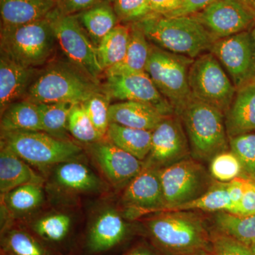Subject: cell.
<instances>
[{
	"mask_svg": "<svg viewBox=\"0 0 255 255\" xmlns=\"http://www.w3.org/2000/svg\"><path fill=\"white\" fill-rule=\"evenodd\" d=\"M1 255H53L27 231L19 228L3 231Z\"/></svg>",
	"mask_w": 255,
	"mask_h": 255,
	"instance_id": "cell-30",
	"label": "cell"
},
{
	"mask_svg": "<svg viewBox=\"0 0 255 255\" xmlns=\"http://www.w3.org/2000/svg\"><path fill=\"white\" fill-rule=\"evenodd\" d=\"M43 178L23 159L1 142L0 151V192L1 195L30 183L42 184Z\"/></svg>",
	"mask_w": 255,
	"mask_h": 255,
	"instance_id": "cell-22",
	"label": "cell"
},
{
	"mask_svg": "<svg viewBox=\"0 0 255 255\" xmlns=\"http://www.w3.org/2000/svg\"><path fill=\"white\" fill-rule=\"evenodd\" d=\"M159 175L166 203L162 212L195 200L214 184L205 167L191 156L159 169Z\"/></svg>",
	"mask_w": 255,
	"mask_h": 255,
	"instance_id": "cell-10",
	"label": "cell"
},
{
	"mask_svg": "<svg viewBox=\"0 0 255 255\" xmlns=\"http://www.w3.org/2000/svg\"><path fill=\"white\" fill-rule=\"evenodd\" d=\"M214 221L220 233L248 246L255 241V215L238 216L220 211L216 213Z\"/></svg>",
	"mask_w": 255,
	"mask_h": 255,
	"instance_id": "cell-31",
	"label": "cell"
},
{
	"mask_svg": "<svg viewBox=\"0 0 255 255\" xmlns=\"http://www.w3.org/2000/svg\"><path fill=\"white\" fill-rule=\"evenodd\" d=\"M166 117L155 107L140 102H117L110 108V123L142 130H153Z\"/></svg>",
	"mask_w": 255,
	"mask_h": 255,
	"instance_id": "cell-21",
	"label": "cell"
},
{
	"mask_svg": "<svg viewBox=\"0 0 255 255\" xmlns=\"http://www.w3.org/2000/svg\"><path fill=\"white\" fill-rule=\"evenodd\" d=\"M53 182L62 190L75 194L98 192L104 188L103 182L91 169L75 160L57 164Z\"/></svg>",
	"mask_w": 255,
	"mask_h": 255,
	"instance_id": "cell-20",
	"label": "cell"
},
{
	"mask_svg": "<svg viewBox=\"0 0 255 255\" xmlns=\"http://www.w3.org/2000/svg\"><path fill=\"white\" fill-rule=\"evenodd\" d=\"M190 147L182 121L167 116L152 130L150 153L145 167L160 169L191 157Z\"/></svg>",
	"mask_w": 255,
	"mask_h": 255,
	"instance_id": "cell-12",
	"label": "cell"
},
{
	"mask_svg": "<svg viewBox=\"0 0 255 255\" xmlns=\"http://www.w3.org/2000/svg\"><path fill=\"white\" fill-rule=\"evenodd\" d=\"M134 23L154 46L194 59L210 51L217 41L192 16L171 17L153 13Z\"/></svg>",
	"mask_w": 255,
	"mask_h": 255,
	"instance_id": "cell-2",
	"label": "cell"
},
{
	"mask_svg": "<svg viewBox=\"0 0 255 255\" xmlns=\"http://www.w3.org/2000/svg\"><path fill=\"white\" fill-rule=\"evenodd\" d=\"M189 83L193 98L224 114L237 91L222 65L210 52L194 60L189 69Z\"/></svg>",
	"mask_w": 255,
	"mask_h": 255,
	"instance_id": "cell-9",
	"label": "cell"
},
{
	"mask_svg": "<svg viewBox=\"0 0 255 255\" xmlns=\"http://www.w3.org/2000/svg\"><path fill=\"white\" fill-rule=\"evenodd\" d=\"M217 0H183L175 11L166 16H192L202 11Z\"/></svg>",
	"mask_w": 255,
	"mask_h": 255,
	"instance_id": "cell-43",
	"label": "cell"
},
{
	"mask_svg": "<svg viewBox=\"0 0 255 255\" xmlns=\"http://www.w3.org/2000/svg\"><path fill=\"white\" fill-rule=\"evenodd\" d=\"M211 243L213 255H253L251 247L223 233L215 234Z\"/></svg>",
	"mask_w": 255,
	"mask_h": 255,
	"instance_id": "cell-40",
	"label": "cell"
},
{
	"mask_svg": "<svg viewBox=\"0 0 255 255\" xmlns=\"http://www.w3.org/2000/svg\"><path fill=\"white\" fill-rule=\"evenodd\" d=\"M112 5L119 21L129 24L153 14L148 0H115Z\"/></svg>",
	"mask_w": 255,
	"mask_h": 255,
	"instance_id": "cell-39",
	"label": "cell"
},
{
	"mask_svg": "<svg viewBox=\"0 0 255 255\" xmlns=\"http://www.w3.org/2000/svg\"><path fill=\"white\" fill-rule=\"evenodd\" d=\"M242 4L254 15L255 17V0H240Z\"/></svg>",
	"mask_w": 255,
	"mask_h": 255,
	"instance_id": "cell-47",
	"label": "cell"
},
{
	"mask_svg": "<svg viewBox=\"0 0 255 255\" xmlns=\"http://www.w3.org/2000/svg\"><path fill=\"white\" fill-rule=\"evenodd\" d=\"M236 90L255 80L254 43L251 30L217 40L210 50Z\"/></svg>",
	"mask_w": 255,
	"mask_h": 255,
	"instance_id": "cell-11",
	"label": "cell"
},
{
	"mask_svg": "<svg viewBox=\"0 0 255 255\" xmlns=\"http://www.w3.org/2000/svg\"><path fill=\"white\" fill-rule=\"evenodd\" d=\"M177 115L187 134L191 157L211 160L228 150L229 137L222 112L193 98Z\"/></svg>",
	"mask_w": 255,
	"mask_h": 255,
	"instance_id": "cell-4",
	"label": "cell"
},
{
	"mask_svg": "<svg viewBox=\"0 0 255 255\" xmlns=\"http://www.w3.org/2000/svg\"><path fill=\"white\" fill-rule=\"evenodd\" d=\"M128 219L153 212H162L166 207L159 169L144 167L126 186L122 196Z\"/></svg>",
	"mask_w": 255,
	"mask_h": 255,
	"instance_id": "cell-15",
	"label": "cell"
},
{
	"mask_svg": "<svg viewBox=\"0 0 255 255\" xmlns=\"http://www.w3.org/2000/svg\"><path fill=\"white\" fill-rule=\"evenodd\" d=\"M152 135V130L110 123L106 137L114 145L144 162L150 153Z\"/></svg>",
	"mask_w": 255,
	"mask_h": 255,
	"instance_id": "cell-27",
	"label": "cell"
},
{
	"mask_svg": "<svg viewBox=\"0 0 255 255\" xmlns=\"http://www.w3.org/2000/svg\"><path fill=\"white\" fill-rule=\"evenodd\" d=\"M5 207L14 216H24L36 211L44 201L42 184L30 183L3 195Z\"/></svg>",
	"mask_w": 255,
	"mask_h": 255,
	"instance_id": "cell-29",
	"label": "cell"
},
{
	"mask_svg": "<svg viewBox=\"0 0 255 255\" xmlns=\"http://www.w3.org/2000/svg\"><path fill=\"white\" fill-rule=\"evenodd\" d=\"M1 142L27 163L48 167L74 160L82 153L80 146L43 131L1 132Z\"/></svg>",
	"mask_w": 255,
	"mask_h": 255,
	"instance_id": "cell-7",
	"label": "cell"
},
{
	"mask_svg": "<svg viewBox=\"0 0 255 255\" xmlns=\"http://www.w3.org/2000/svg\"><path fill=\"white\" fill-rule=\"evenodd\" d=\"M194 60L151 45L145 72L172 106L176 115L193 99L189 73Z\"/></svg>",
	"mask_w": 255,
	"mask_h": 255,
	"instance_id": "cell-6",
	"label": "cell"
},
{
	"mask_svg": "<svg viewBox=\"0 0 255 255\" xmlns=\"http://www.w3.org/2000/svg\"><path fill=\"white\" fill-rule=\"evenodd\" d=\"M74 105L72 103L38 104L43 131L60 140H69L66 136L68 119Z\"/></svg>",
	"mask_w": 255,
	"mask_h": 255,
	"instance_id": "cell-32",
	"label": "cell"
},
{
	"mask_svg": "<svg viewBox=\"0 0 255 255\" xmlns=\"http://www.w3.org/2000/svg\"><path fill=\"white\" fill-rule=\"evenodd\" d=\"M190 255H213L211 252H204V253H196V254Z\"/></svg>",
	"mask_w": 255,
	"mask_h": 255,
	"instance_id": "cell-49",
	"label": "cell"
},
{
	"mask_svg": "<svg viewBox=\"0 0 255 255\" xmlns=\"http://www.w3.org/2000/svg\"><path fill=\"white\" fill-rule=\"evenodd\" d=\"M75 16L96 47L119 21L113 5L107 0Z\"/></svg>",
	"mask_w": 255,
	"mask_h": 255,
	"instance_id": "cell-25",
	"label": "cell"
},
{
	"mask_svg": "<svg viewBox=\"0 0 255 255\" xmlns=\"http://www.w3.org/2000/svg\"><path fill=\"white\" fill-rule=\"evenodd\" d=\"M247 179L248 178L239 177L228 182V194L231 200V209L228 213L236 214L244 194Z\"/></svg>",
	"mask_w": 255,
	"mask_h": 255,
	"instance_id": "cell-44",
	"label": "cell"
},
{
	"mask_svg": "<svg viewBox=\"0 0 255 255\" xmlns=\"http://www.w3.org/2000/svg\"><path fill=\"white\" fill-rule=\"evenodd\" d=\"M107 1H109L111 3H113L114 1H115V0H107Z\"/></svg>",
	"mask_w": 255,
	"mask_h": 255,
	"instance_id": "cell-51",
	"label": "cell"
},
{
	"mask_svg": "<svg viewBox=\"0 0 255 255\" xmlns=\"http://www.w3.org/2000/svg\"><path fill=\"white\" fill-rule=\"evenodd\" d=\"M229 147L239 159L246 178L255 181V132L231 137Z\"/></svg>",
	"mask_w": 255,
	"mask_h": 255,
	"instance_id": "cell-36",
	"label": "cell"
},
{
	"mask_svg": "<svg viewBox=\"0 0 255 255\" xmlns=\"http://www.w3.org/2000/svg\"><path fill=\"white\" fill-rule=\"evenodd\" d=\"M128 233V225L118 211L104 210L89 231L87 246L93 253H105L120 244Z\"/></svg>",
	"mask_w": 255,
	"mask_h": 255,
	"instance_id": "cell-18",
	"label": "cell"
},
{
	"mask_svg": "<svg viewBox=\"0 0 255 255\" xmlns=\"http://www.w3.org/2000/svg\"><path fill=\"white\" fill-rule=\"evenodd\" d=\"M39 71L16 63L6 55L0 57V112L23 100Z\"/></svg>",
	"mask_w": 255,
	"mask_h": 255,
	"instance_id": "cell-17",
	"label": "cell"
},
{
	"mask_svg": "<svg viewBox=\"0 0 255 255\" xmlns=\"http://www.w3.org/2000/svg\"><path fill=\"white\" fill-rule=\"evenodd\" d=\"M72 219L68 215L55 213L36 220L31 225L36 236L50 243H59L66 238L71 228Z\"/></svg>",
	"mask_w": 255,
	"mask_h": 255,
	"instance_id": "cell-34",
	"label": "cell"
},
{
	"mask_svg": "<svg viewBox=\"0 0 255 255\" xmlns=\"http://www.w3.org/2000/svg\"><path fill=\"white\" fill-rule=\"evenodd\" d=\"M130 24H118L97 47V55L105 72L123 60L130 40Z\"/></svg>",
	"mask_w": 255,
	"mask_h": 255,
	"instance_id": "cell-28",
	"label": "cell"
},
{
	"mask_svg": "<svg viewBox=\"0 0 255 255\" xmlns=\"http://www.w3.org/2000/svg\"><path fill=\"white\" fill-rule=\"evenodd\" d=\"M68 130L76 140L87 145L95 143L105 138L97 130L81 104L74 105L70 111Z\"/></svg>",
	"mask_w": 255,
	"mask_h": 255,
	"instance_id": "cell-35",
	"label": "cell"
},
{
	"mask_svg": "<svg viewBox=\"0 0 255 255\" xmlns=\"http://www.w3.org/2000/svg\"><path fill=\"white\" fill-rule=\"evenodd\" d=\"M90 155L109 182L116 188L126 187L145 167L144 162L109 140L88 145Z\"/></svg>",
	"mask_w": 255,
	"mask_h": 255,
	"instance_id": "cell-16",
	"label": "cell"
},
{
	"mask_svg": "<svg viewBox=\"0 0 255 255\" xmlns=\"http://www.w3.org/2000/svg\"><path fill=\"white\" fill-rule=\"evenodd\" d=\"M251 247V249L252 251V253H253V255H255V241L253 242V243H252Z\"/></svg>",
	"mask_w": 255,
	"mask_h": 255,
	"instance_id": "cell-50",
	"label": "cell"
},
{
	"mask_svg": "<svg viewBox=\"0 0 255 255\" xmlns=\"http://www.w3.org/2000/svg\"><path fill=\"white\" fill-rule=\"evenodd\" d=\"M147 231L166 255H190L212 251L204 220L190 211L159 212L147 221Z\"/></svg>",
	"mask_w": 255,
	"mask_h": 255,
	"instance_id": "cell-1",
	"label": "cell"
},
{
	"mask_svg": "<svg viewBox=\"0 0 255 255\" xmlns=\"http://www.w3.org/2000/svg\"><path fill=\"white\" fill-rule=\"evenodd\" d=\"M49 15L23 24L1 26V54L31 68L44 65L57 43Z\"/></svg>",
	"mask_w": 255,
	"mask_h": 255,
	"instance_id": "cell-5",
	"label": "cell"
},
{
	"mask_svg": "<svg viewBox=\"0 0 255 255\" xmlns=\"http://www.w3.org/2000/svg\"><path fill=\"white\" fill-rule=\"evenodd\" d=\"M111 99L105 91L96 92L81 105L97 130L103 137L110 127Z\"/></svg>",
	"mask_w": 255,
	"mask_h": 255,
	"instance_id": "cell-37",
	"label": "cell"
},
{
	"mask_svg": "<svg viewBox=\"0 0 255 255\" xmlns=\"http://www.w3.org/2000/svg\"><path fill=\"white\" fill-rule=\"evenodd\" d=\"M130 26V40L125 57L121 63L106 70L107 77L145 72L150 53V41L136 24L131 23Z\"/></svg>",
	"mask_w": 255,
	"mask_h": 255,
	"instance_id": "cell-24",
	"label": "cell"
},
{
	"mask_svg": "<svg viewBox=\"0 0 255 255\" xmlns=\"http://www.w3.org/2000/svg\"><path fill=\"white\" fill-rule=\"evenodd\" d=\"M56 42L68 63L99 83L105 70L99 60L97 47L75 15L64 14L55 8L50 15Z\"/></svg>",
	"mask_w": 255,
	"mask_h": 255,
	"instance_id": "cell-8",
	"label": "cell"
},
{
	"mask_svg": "<svg viewBox=\"0 0 255 255\" xmlns=\"http://www.w3.org/2000/svg\"><path fill=\"white\" fill-rule=\"evenodd\" d=\"M252 36H253V43H254V47H255V23L254 26H253V28L251 29Z\"/></svg>",
	"mask_w": 255,
	"mask_h": 255,
	"instance_id": "cell-48",
	"label": "cell"
},
{
	"mask_svg": "<svg viewBox=\"0 0 255 255\" xmlns=\"http://www.w3.org/2000/svg\"><path fill=\"white\" fill-rule=\"evenodd\" d=\"M216 40L251 30L255 17L240 0H217L192 15Z\"/></svg>",
	"mask_w": 255,
	"mask_h": 255,
	"instance_id": "cell-13",
	"label": "cell"
},
{
	"mask_svg": "<svg viewBox=\"0 0 255 255\" xmlns=\"http://www.w3.org/2000/svg\"><path fill=\"white\" fill-rule=\"evenodd\" d=\"M242 172L241 162L231 150L218 154L211 160L210 173L218 182H231L241 177Z\"/></svg>",
	"mask_w": 255,
	"mask_h": 255,
	"instance_id": "cell-38",
	"label": "cell"
},
{
	"mask_svg": "<svg viewBox=\"0 0 255 255\" xmlns=\"http://www.w3.org/2000/svg\"><path fill=\"white\" fill-rule=\"evenodd\" d=\"M224 116L229 138L255 132V80L237 90Z\"/></svg>",
	"mask_w": 255,
	"mask_h": 255,
	"instance_id": "cell-19",
	"label": "cell"
},
{
	"mask_svg": "<svg viewBox=\"0 0 255 255\" xmlns=\"http://www.w3.org/2000/svg\"><path fill=\"white\" fill-rule=\"evenodd\" d=\"M123 255H166L160 251L147 245H140L132 248Z\"/></svg>",
	"mask_w": 255,
	"mask_h": 255,
	"instance_id": "cell-46",
	"label": "cell"
},
{
	"mask_svg": "<svg viewBox=\"0 0 255 255\" xmlns=\"http://www.w3.org/2000/svg\"><path fill=\"white\" fill-rule=\"evenodd\" d=\"M154 14L167 16L182 4L183 0H148Z\"/></svg>",
	"mask_w": 255,
	"mask_h": 255,
	"instance_id": "cell-45",
	"label": "cell"
},
{
	"mask_svg": "<svg viewBox=\"0 0 255 255\" xmlns=\"http://www.w3.org/2000/svg\"><path fill=\"white\" fill-rule=\"evenodd\" d=\"M238 216L255 215V181L247 179L244 194L236 214Z\"/></svg>",
	"mask_w": 255,
	"mask_h": 255,
	"instance_id": "cell-42",
	"label": "cell"
},
{
	"mask_svg": "<svg viewBox=\"0 0 255 255\" xmlns=\"http://www.w3.org/2000/svg\"><path fill=\"white\" fill-rule=\"evenodd\" d=\"M43 131L38 105L21 100L1 114V132Z\"/></svg>",
	"mask_w": 255,
	"mask_h": 255,
	"instance_id": "cell-26",
	"label": "cell"
},
{
	"mask_svg": "<svg viewBox=\"0 0 255 255\" xmlns=\"http://www.w3.org/2000/svg\"><path fill=\"white\" fill-rule=\"evenodd\" d=\"M104 91L112 100L140 102L155 107L164 115L176 114L146 72L107 77Z\"/></svg>",
	"mask_w": 255,
	"mask_h": 255,
	"instance_id": "cell-14",
	"label": "cell"
},
{
	"mask_svg": "<svg viewBox=\"0 0 255 255\" xmlns=\"http://www.w3.org/2000/svg\"><path fill=\"white\" fill-rule=\"evenodd\" d=\"M104 0H58L57 9L67 15H76L95 6Z\"/></svg>",
	"mask_w": 255,
	"mask_h": 255,
	"instance_id": "cell-41",
	"label": "cell"
},
{
	"mask_svg": "<svg viewBox=\"0 0 255 255\" xmlns=\"http://www.w3.org/2000/svg\"><path fill=\"white\" fill-rule=\"evenodd\" d=\"M228 182H214L211 188L195 200L172 208L168 211H199L207 212H229L231 200L228 194Z\"/></svg>",
	"mask_w": 255,
	"mask_h": 255,
	"instance_id": "cell-33",
	"label": "cell"
},
{
	"mask_svg": "<svg viewBox=\"0 0 255 255\" xmlns=\"http://www.w3.org/2000/svg\"><path fill=\"white\" fill-rule=\"evenodd\" d=\"M97 83L71 64L57 62L38 73L23 100L37 104L83 103L96 92Z\"/></svg>",
	"mask_w": 255,
	"mask_h": 255,
	"instance_id": "cell-3",
	"label": "cell"
},
{
	"mask_svg": "<svg viewBox=\"0 0 255 255\" xmlns=\"http://www.w3.org/2000/svg\"><path fill=\"white\" fill-rule=\"evenodd\" d=\"M58 0H0L1 26H16L46 18Z\"/></svg>",
	"mask_w": 255,
	"mask_h": 255,
	"instance_id": "cell-23",
	"label": "cell"
}]
</instances>
